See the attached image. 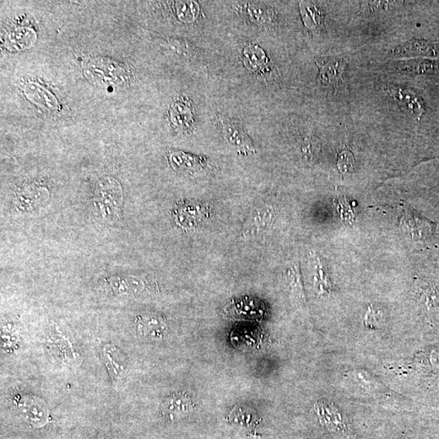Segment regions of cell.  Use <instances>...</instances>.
Here are the masks:
<instances>
[{
  "instance_id": "cell-9",
  "label": "cell",
  "mask_w": 439,
  "mask_h": 439,
  "mask_svg": "<svg viewBox=\"0 0 439 439\" xmlns=\"http://www.w3.org/2000/svg\"><path fill=\"white\" fill-rule=\"evenodd\" d=\"M170 119L173 127L180 130L192 129L194 124L193 112L187 100H177L172 105Z\"/></svg>"
},
{
  "instance_id": "cell-18",
  "label": "cell",
  "mask_w": 439,
  "mask_h": 439,
  "mask_svg": "<svg viewBox=\"0 0 439 439\" xmlns=\"http://www.w3.org/2000/svg\"><path fill=\"white\" fill-rule=\"evenodd\" d=\"M105 356L107 365L110 368V371L113 373V375L116 377H122L127 372L126 363L120 358V354L117 351L112 349L105 350Z\"/></svg>"
},
{
  "instance_id": "cell-15",
  "label": "cell",
  "mask_w": 439,
  "mask_h": 439,
  "mask_svg": "<svg viewBox=\"0 0 439 439\" xmlns=\"http://www.w3.org/2000/svg\"><path fill=\"white\" fill-rule=\"evenodd\" d=\"M175 12L178 19L182 23H192L198 18L199 5L194 1H177Z\"/></svg>"
},
{
  "instance_id": "cell-1",
  "label": "cell",
  "mask_w": 439,
  "mask_h": 439,
  "mask_svg": "<svg viewBox=\"0 0 439 439\" xmlns=\"http://www.w3.org/2000/svg\"><path fill=\"white\" fill-rule=\"evenodd\" d=\"M275 213L272 203H264L254 209L244 226L242 234L244 240H252L264 235L272 226Z\"/></svg>"
},
{
  "instance_id": "cell-13",
  "label": "cell",
  "mask_w": 439,
  "mask_h": 439,
  "mask_svg": "<svg viewBox=\"0 0 439 439\" xmlns=\"http://www.w3.org/2000/svg\"><path fill=\"white\" fill-rule=\"evenodd\" d=\"M287 281H288L292 297L294 298L298 305L305 306L307 300L299 264H295L287 271Z\"/></svg>"
},
{
  "instance_id": "cell-21",
  "label": "cell",
  "mask_w": 439,
  "mask_h": 439,
  "mask_svg": "<svg viewBox=\"0 0 439 439\" xmlns=\"http://www.w3.org/2000/svg\"><path fill=\"white\" fill-rule=\"evenodd\" d=\"M172 50L178 55L184 57H192L195 54V49L192 43L182 39H172L170 41Z\"/></svg>"
},
{
  "instance_id": "cell-3",
  "label": "cell",
  "mask_w": 439,
  "mask_h": 439,
  "mask_svg": "<svg viewBox=\"0 0 439 439\" xmlns=\"http://www.w3.org/2000/svg\"><path fill=\"white\" fill-rule=\"evenodd\" d=\"M86 71L89 78L100 81L103 84L119 83L124 75V70L117 64L103 61L90 64Z\"/></svg>"
},
{
  "instance_id": "cell-16",
  "label": "cell",
  "mask_w": 439,
  "mask_h": 439,
  "mask_svg": "<svg viewBox=\"0 0 439 439\" xmlns=\"http://www.w3.org/2000/svg\"><path fill=\"white\" fill-rule=\"evenodd\" d=\"M303 20L309 29H315L322 24V14L315 4L300 2Z\"/></svg>"
},
{
  "instance_id": "cell-6",
  "label": "cell",
  "mask_w": 439,
  "mask_h": 439,
  "mask_svg": "<svg viewBox=\"0 0 439 439\" xmlns=\"http://www.w3.org/2000/svg\"><path fill=\"white\" fill-rule=\"evenodd\" d=\"M223 134L226 142L240 153H253L254 151L252 141L238 124L225 122Z\"/></svg>"
},
{
  "instance_id": "cell-23",
  "label": "cell",
  "mask_w": 439,
  "mask_h": 439,
  "mask_svg": "<svg viewBox=\"0 0 439 439\" xmlns=\"http://www.w3.org/2000/svg\"><path fill=\"white\" fill-rule=\"evenodd\" d=\"M439 68V64L435 62H416L414 63L409 64L408 66L404 67V69H411L416 72L430 71V70H435Z\"/></svg>"
},
{
  "instance_id": "cell-12",
  "label": "cell",
  "mask_w": 439,
  "mask_h": 439,
  "mask_svg": "<svg viewBox=\"0 0 439 439\" xmlns=\"http://www.w3.org/2000/svg\"><path fill=\"white\" fill-rule=\"evenodd\" d=\"M393 53L402 56H435L436 50L429 42L415 39L395 48Z\"/></svg>"
},
{
  "instance_id": "cell-14",
  "label": "cell",
  "mask_w": 439,
  "mask_h": 439,
  "mask_svg": "<svg viewBox=\"0 0 439 439\" xmlns=\"http://www.w3.org/2000/svg\"><path fill=\"white\" fill-rule=\"evenodd\" d=\"M244 64L252 71H260L267 68L269 59L262 47L256 45L247 46L243 51Z\"/></svg>"
},
{
  "instance_id": "cell-22",
  "label": "cell",
  "mask_w": 439,
  "mask_h": 439,
  "mask_svg": "<svg viewBox=\"0 0 439 439\" xmlns=\"http://www.w3.org/2000/svg\"><path fill=\"white\" fill-rule=\"evenodd\" d=\"M337 166L341 173H349L353 170L355 167L353 154L349 151H341L338 157Z\"/></svg>"
},
{
  "instance_id": "cell-4",
  "label": "cell",
  "mask_w": 439,
  "mask_h": 439,
  "mask_svg": "<svg viewBox=\"0 0 439 439\" xmlns=\"http://www.w3.org/2000/svg\"><path fill=\"white\" fill-rule=\"evenodd\" d=\"M389 93L398 104L402 107L403 110L409 112L411 116L421 119L425 113V107L419 97L404 89L397 88V86H390L388 88Z\"/></svg>"
},
{
  "instance_id": "cell-8",
  "label": "cell",
  "mask_w": 439,
  "mask_h": 439,
  "mask_svg": "<svg viewBox=\"0 0 439 439\" xmlns=\"http://www.w3.org/2000/svg\"><path fill=\"white\" fill-rule=\"evenodd\" d=\"M346 62L343 59L330 58L320 69L319 78L325 85L337 86L343 78Z\"/></svg>"
},
{
  "instance_id": "cell-7",
  "label": "cell",
  "mask_w": 439,
  "mask_h": 439,
  "mask_svg": "<svg viewBox=\"0 0 439 439\" xmlns=\"http://www.w3.org/2000/svg\"><path fill=\"white\" fill-rule=\"evenodd\" d=\"M170 161L173 169L185 175H194L207 167L206 161L200 159L199 157L181 153V151L172 153L170 156Z\"/></svg>"
},
{
  "instance_id": "cell-19",
  "label": "cell",
  "mask_w": 439,
  "mask_h": 439,
  "mask_svg": "<svg viewBox=\"0 0 439 439\" xmlns=\"http://www.w3.org/2000/svg\"><path fill=\"white\" fill-rule=\"evenodd\" d=\"M300 153L303 158L309 162L315 160L321 150V144L318 139L313 136H308L300 144Z\"/></svg>"
},
{
  "instance_id": "cell-20",
  "label": "cell",
  "mask_w": 439,
  "mask_h": 439,
  "mask_svg": "<svg viewBox=\"0 0 439 439\" xmlns=\"http://www.w3.org/2000/svg\"><path fill=\"white\" fill-rule=\"evenodd\" d=\"M189 404V400L186 397L177 395L166 401L165 410L171 414H181L188 410Z\"/></svg>"
},
{
  "instance_id": "cell-10",
  "label": "cell",
  "mask_w": 439,
  "mask_h": 439,
  "mask_svg": "<svg viewBox=\"0 0 439 439\" xmlns=\"http://www.w3.org/2000/svg\"><path fill=\"white\" fill-rule=\"evenodd\" d=\"M137 328L139 334L148 339H160L165 332L167 325L164 319L160 317L148 315L139 318Z\"/></svg>"
},
{
  "instance_id": "cell-11",
  "label": "cell",
  "mask_w": 439,
  "mask_h": 439,
  "mask_svg": "<svg viewBox=\"0 0 439 439\" xmlns=\"http://www.w3.org/2000/svg\"><path fill=\"white\" fill-rule=\"evenodd\" d=\"M241 12L247 16L253 23L267 25L274 18V11L267 5L260 3H245L240 5Z\"/></svg>"
},
{
  "instance_id": "cell-2",
  "label": "cell",
  "mask_w": 439,
  "mask_h": 439,
  "mask_svg": "<svg viewBox=\"0 0 439 439\" xmlns=\"http://www.w3.org/2000/svg\"><path fill=\"white\" fill-rule=\"evenodd\" d=\"M320 423L330 431L337 433L349 432L348 421L337 406L328 401H320L314 405Z\"/></svg>"
},
{
  "instance_id": "cell-17",
  "label": "cell",
  "mask_w": 439,
  "mask_h": 439,
  "mask_svg": "<svg viewBox=\"0 0 439 439\" xmlns=\"http://www.w3.org/2000/svg\"><path fill=\"white\" fill-rule=\"evenodd\" d=\"M317 276L316 286L320 295H327L332 292V283L330 281L327 272V267H325L323 260L321 258L317 259Z\"/></svg>"
},
{
  "instance_id": "cell-24",
  "label": "cell",
  "mask_w": 439,
  "mask_h": 439,
  "mask_svg": "<svg viewBox=\"0 0 439 439\" xmlns=\"http://www.w3.org/2000/svg\"><path fill=\"white\" fill-rule=\"evenodd\" d=\"M379 319L377 316V312L373 311V308H368L367 313L365 314V324L366 327L373 328L375 327L378 324Z\"/></svg>"
},
{
  "instance_id": "cell-5",
  "label": "cell",
  "mask_w": 439,
  "mask_h": 439,
  "mask_svg": "<svg viewBox=\"0 0 439 439\" xmlns=\"http://www.w3.org/2000/svg\"><path fill=\"white\" fill-rule=\"evenodd\" d=\"M25 96L33 104L46 110H56L59 103L55 96L46 88L34 83H26L23 89Z\"/></svg>"
}]
</instances>
